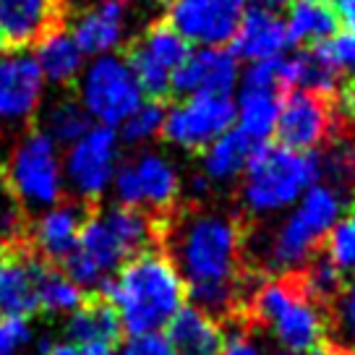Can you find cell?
<instances>
[{"instance_id": "6da1fadb", "label": "cell", "mask_w": 355, "mask_h": 355, "mask_svg": "<svg viewBox=\"0 0 355 355\" xmlns=\"http://www.w3.org/2000/svg\"><path fill=\"white\" fill-rule=\"evenodd\" d=\"M243 230L222 211L186 214L173 230V264L189 285L191 306L207 316H227L241 298Z\"/></svg>"}, {"instance_id": "7a4b0ae2", "label": "cell", "mask_w": 355, "mask_h": 355, "mask_svg": "<svg viewBox=\"0 0 355 355\" xmlns=\"http://www.w3.org/2000/svg\"><path fill=\"white\" fill-rule=\"evenodd\" d=\"M159 222L141 209L105 207L84 220L78 243L66 259V275L81 290H102L133 256L155 243Z\"/></svg>"}, {"instance_id": "3957f363", "label": "cell", "mask_w": 355, "mask_h": 355, "mask_svg": "<svg viewBox=\"0 0 355 355\" xmlns=\"http://www.w3.org/2000/svg\"><path fill=\"white\" fill-rule=\"evenodd\" d=\"M102 290L128 337L159 332L183 309L186 298V282L173 259L152 248L125 261Z\"/></svg>"}, {"instance_id": "277c9868", "label": "cell", "mask_w": 355, "mask_h": 355, "mask_svg": "<svg viewBox=\"0 0 355 355\" xmlns=\"http://www.w3.org/2000/svg\"><path fill=\"white\" fill-rule=\"evenodd\" d=\"M243 207L254 214H275L293 207L322 178V157L293 152L279 144H259L243 173Z\"/></svg>"}, {"instance_id": "5b68a950", "label": "cell", "mask_w": 355, "mask_h": 355, "mask_svg": "<svg viewBox=\"0 0 355 355\" xmlns=\"http://www.w3.org/2000/svg\"><path fill=\"white\" fill-rule=\"evenodd\" d=\"M248 311L256 322L266 324L288 353H313L324 345L322 309L303 293L295 272L275 277L254 290Z\"/></svg>"}, {"instance_id": "8992f818", "label": "cell", "mask_w": 355, "mask_h": 355, "mask_svg": "<svg viewBox=\"0 0 355 355\" xmlns=\"http://www.w3.org/2000/svg\"><path fill=\"white\" fill-rule=\"evenodd\" d=\"M343 214V199L332 186H311L300 196L295 211L279 225L277 235L269 245V264L279 272H298L313 259V251L322 245Z\"/></svg>"}, {"instance_id": "52a82bcc", "label": "cell", "mask_w": 355, "mask_h": 355, "mask_svg": "<svg viewBox=\"0 0 355 355\" xmlns=\"http://www.w3.org/2000/svg\"><path fill=\"white\" fill-rule=\"evenodd\" d=\"M6 186L19 204L29 209H50L66 191L63 159L58 144L42 131L26 133L13 146L6 165Z\"/></svg>"}, {"instance_id": "ba28073f", "label": "cell", "mask_w": 355, "mask_h": 355, "mask_svg": "<svg viewBox=\"0 0 355 355\" xmlns=\"http://www.w3.org/2000/svg\"><path fill=\"white\" fill-rule=\"evenodd\" d=\"M141 102L144 92L133 68L115 53L94 58L78 76V105L97 125L118 128Z\"/></svg>"}, {"instance_id": "9c48e42d", "label": "cell", "mask_w": 355, "mask_h": 355, "mask_svg": "<svg viewBox=\"0 0 355 355\" xmlns=\"http://www.w3.org/2000/svg\"><path fill=\"white\" fill-rule=\"evenodd\" d=\"M118 165L121 139L115 128L92 125L78 141L66 146L63 180L81 201H94L112 186Z\"/></svg>"}, {"instance_id": "30bf717a", "label": "cell", "mask_w": 355, "mask_h": 355, "mask_svg": "<svg viewBox=\"0 0 355 355\" xmlns=\"http://www.w3.org/2000/svg\"><path fill=\"white\" fill-rule=\"evenodd\" d=\"M112 191L118 204L141 211H167L173 209L180 193V178L167 157L157 152H141L133 159L118 165L112 178Z\"/></svg>"}, {"instance_id": "8fae6325", "label": "cell", "mask_w": 355, "mask_h": 355, "mask_svg": "<svg viewBox=\"0 0 355 355\" xmlns=\"http://www.w3.org/2000/svg\"><path fill=\"white\" fill-rule=\"evenodd\" d=\"M245 13V0H167V26L189 44L222 47L233 42Z\"/></svg>"}, {"instance_id": "7c38bea8", "label": "cell", "mask_w": 355, "mask_h": 355, "mask_svg": "<svg viewBox=\"0 0 355 355\" xmlns=\"http://www.w3.org/2000/svg\"><path fill=\"white\" fill-rule=\"evenodd\" d=\"M235 121L233 97H186L165 112L162 136L173 146L201 152Z\"/></svg>"}, {"instance_id": "4fadbf2b", "label": "cell", "mask_w": 355, "mask_h": 355, "mask_svg": "<svg viewBox=\"0 0 355 355\" xmlns=\"http://www.w3.org/2000/svg\"><path fill=\"white\" fill-rule=\"evenodd\" d=\"M189 53V42L175 29H170L167 24H155L133 42L131 55L125 60L133 68L141 92L152 100H162L165 94H170L173 76L183 66Z\"/></svg>"}, {"instance_id": "5bb4252c", "label": "cell", "mask_w": 355, "mask_h": 355, "mask_svg": "<svg viewBox=\"0 0 355 355\" xmlns=\"http://www.w3.org/2000/svg\"><path fill=\"white\" fill-rule=\"evenodd\" d=\"M334 133V110L327 94H313L303 89H293L279 102L275 136L279 146L293 152H311Z\"/></svg>"}, {"instance_id": "9a60e30c", "label": "cell", "mask_w": 355, "mask_h": 355, "mask_svg": "<svg viewBox=\"0 0 355 355\" xmlns=\"http://www.w3.org/2000/svg\"><path fill=\"white\" fill-rule=\"evenodd\" d=\"M279 58L261 60L245 68L241 81V94L235 105V121L238 128L251 136L256 144H264L275 133L279 112Z\"/></svg>"}, {"instance_id": "2e32d148", "label": "cell", "mask_w": 355, "mask_h": 355, "mask_svg": "<svg viewBox=\"0 0 355 355\" xmlns=\"http://www.w3.org/2000/svg\"><path fill=\"white\" fill-rule=\"evenodd\" d=\"M238 58L222 47H201L189 53L183 66L175 71L170 92L186 97H233L238 84Z\"/></svg>"}, {"instance_id": "e0dca14e", "label": "cell", "mask_w": 355, "mask_h": 355, "mask_svg": "<svg viewBox=\"0 0 355 355\" xmlns=\"http://www.w3.org/2000/svg\"><path fill=\"white\" fill-rule=\"evenodd\" d=\"M44 78L24 50L0 53V121H26L40 110Z\"/></svg>"}, {"instance_id": "ac0fdd59", "label": "cell", "mask_w": 355, "mask_h": 355, "mask_svg": "<svg viewBox=\"0 0 355 355\" xmlns=\"http://www.w3.org/2000/svg\"><path fill=\"white\" fill-rule=\"evenodd\" d=\"M84 220L87 211L81 209V204H55L34 220L29 243L47 261H66L76 248Z\"/></svg>"}, {"instance_id": "d6986e66", "label": "cell", "mask_w": 355, "mask_h": 355, "mask_svg": "<svg viewBox=\"0 0 355 355\" xmlns=\"http://www.w3.org/2000/svg\"><path fill=\"white\" fill-rule=\"evenodd\" d=\"M60 0H0V44L40 42L44 34L58 29Z\"/></svg>"}, {"instance_id": "ffe728a7", "label": "cell", "mask_w": 355, "mask_h": 355, "mask_svg": "<svg viewBox=\"0 0 355 355\" xmlns=\"http://www.w3.org/2000/svg\"><path fill=\"white\" fill-rule=\"evenodd\" d=\"M71 37L84 55H110L125 40V8L118 0H100L78 13Z\"/></svg>"}, {"instance_id": "44dd1931", "label": "cell", "mask_w": 355, "mask_h": 355, "mask_svg": "<svg viewBox=\"0 0 355 355\" xmlns=\"http://www.w3.org/2000/svg\"><path fill=\"white\" fill-rule=\"evenodd\" d=\"M288 47V32L285 21L277 13L264 11V8H245L241 26L233 37V55L261 63V60H275L285 53Z\"/></svg>"}, {"instance_id": "7402d4cb", "label": "cell", "mask_w": 355, "mask_h": 355, "mask_svg": "<svg viewBox=\"0 0 355 355\" xmlns=\"http://www.w3.org/2000/svg\"><path fill=\"white\" fill-rule=\"evenodd\" d=\"M167 343L175 355H220L225 345L222 327L196 306H183L167 322Z\"/></svg>"}, {"instance_id": "603a6c76", "label": "cell", "mask_w": 355, "mask_h": 355, "mask_svg": "<svg viewBox=\"0 0 355 355\" xmlns=\"http://www.w3.org/2000/svg\"><path fill=\"white\" fill-rule=\"evenodd\" d=\"M340 71L329 60L322 44H311L293 55H279V81L282 87H295L313 94H329L337 87Z\"/></svg>"}, {"instance_id": "cb8c5ba5", "label": "cell", "mask_w": 355, "mask_h": 355, "mask_svg": "<svg viewBox=\"0 0 355 355\" xmlns=\"http://www.w3.org/2000/svg\"><path fill=\"white\" fill-rule=\"evenodd\" d=\"M37 272L40 261L32 256L16 254L0 261V316H21L40 309L37 306Z\"/></svg>"}, {"instance_id": "d4e9b609", "label": "cell", "mask_w": 355, "mask_h": 355, "mask_svg": "<svg viewBox=\"0 0 355 355\" xmlns=\"http://www.w3.org/2000/svg\"><path fill=\"white\" fill-rule=\"evenodd\" d=\"M34 63L40 68L44 81L53 84H71L81 76L84 71V53L66 29H53L47 32L34 47Z\"/></svg>"}, {"instance_id": "484cf974", "label": "cell", "mask_w": 355, "mask_h": 355, "mask_svg": "<svg viewBox=\"0 0 355 355\" xmlns=\"http://www.w3.org/2000/svg\"><path fill=\"white\" fill-rule=\"evenodd\" d=\"M340 29V19L327 0H290L288 3V44H322Z\"/></svg>"}, {"instance_id": "4316f807", "label": "cell", "mask_w": 355, "mask_h": 355, "mask_svg": "<svg viewBox=\"0 0 355 355\" xmlns=\"http://www.w3.org/2000/svg\"><path fill=\"white\" fill-rule=\"evenodd\" d=\"M256 146L259 144L251 136H245L241 128L225 131L217 141H211L204 149V157H201L204 178L209 183L211 180L225 183V180H233V178L243 175L248 162H251V157H254Z\"/></svg>"}, {"instance_id": "83f0119b", "label": "cell", "mask_w": 355, "mask_h": 355, "mask_svg": "<svg viewBox=\"0 0 355 355\" xmlns=\"http://www.w3.org/2000/svg\"><path fill=\"white\" fill-rule=\"evenodd\" d=\"M121 319L107 300H89L68 313L66 334L73 345H105L110 347L121 337Z\"/></svg>"}, {"instance_id": "f1b7e54d", "label": "cell", "mask_w": 355, "mask_h": 355, "mask_svg": "<svg viewBox=\"0 0 355 355\" xmlns=\"http://www.w3.org/2000/svg\"><path fill=\"white\" fill-rule=\"evenodd\" d=\"M84 303V290L66 272L42 266L37 272V306L47 313H71Z\"/></svg>"}, {"instance_id": "f546056e", "label": "cell", "mask_w": 355, "mask_h": 355, "mask_svg": "<svg viewBox=\"0 0 355 355\" xmlns=\"http://www.w3.org/2000/svg\"><path fill=\"white\" fill-rule=\"evenodd\" d=\"M300 288L316 306H332L345 290V272L334 264L329 256H316L309 264L295 272Z\"/></svg>"}, {"instance_id": "4dcf8cb0", "label": "cell", "mask_w": 355, "mask_h": 355, "mask_svg": "<svg viewBox=\"0 0 355 355\" xmlns=\"http://www.w3.org/2000/svg\"><path fill=\"white\" fill-rule=\"evenodd\" d=\"M89 128H92V121H89V115L84 112V107H81L76 100H60L47 110V115H44L42 133H47L55 144L71 146L73 141H78Z\"/></svg>"}, {"instance_id": "1f68e13d", "label": "cell", "mask_w": 355, "mask_h": 355, "mask_svg": "<svg viewBox=\"0 0 355 355\" xmlns=\"http://www.w3.org/2000/svg\"><path fill=\"white\" fill-rule=\"evenodd\" d=\"M165 112H167V107L159 100L141 102V105H139V107H136V110L123 121V125H121L123 139L133 146L152 141L155 136L162 133V125H165Z\"/></svg>"}, {"instance_id": "d6a6232c", "label": "cell", "mask_w": 355, "mask_h": 355, "mask_svg": "<svg viewBox=\"0 0 355 355\" xmlns=\"http://www.w3.org/2000/svg\"><path fill=\"white\" fill-rule=\"evenodd\" d=\"M327 256L343 272H355V211L334 225L327 235Z\"/></svg>"}, {"instance_id": "836d02e7", "label": "cell", "mask_w": 355, "mask_h": 355, "mask_svg": "<svg viewBox=\"0 0 355 355\" xmlns=\"http://www.w3.org/2000/svg\"><path fill=\"white\" fill-rule=\"evenodd\" d=\"M32 343V327L21 316H0V355H19Z\"/></svg>"}, {"instance_id": "e575fe53", "label": "cell", "mask_w": 355, "mask_h": 355, "mask_svg": "<svg viewBox=\"0 0 355 355\" xmlns=\"http://www.w3.org/2000/svg\"><path fill=\"white\" fill-rule=\"evenodd\" d=\"M121 355H175V353H173V347H170L165 334L146 332V334H131L123 343Z\"/></svg>"}, {"instance_id": "d590c367", "label": "cell", "mask_w": 355, "mask_h": 355, "mask_svg": "<svg viewBox=\"0 0 355 355\" xmlns=\"http://www.w3.org/2000/svg\"><path fill=\"white\" fill-rule=\"evenodd\" d=\"M324 50H327V55H329L337 71L355 68V32L334 34L332 40L324 42Z\"/></svg>"}, {"instance_id": "8d00e7d4", "label": "cell", "mask_w": 355, "mask_h": 355, "mask_svg": "<svg viewBox=\"0 0 355 355\" xmlns=\"http://www.w3.org/2000/svg\"><path fill=\"white\" fill-rule=\"evenodd\" d=\"M42 355H118L112 347L105 345H73V343H42L40 345Z\"/></svg>"}, {"instance_id": "74e56055", "label": "cell", "mask_w": 355, "mask_h": 355, "mask_svg": "<svg viewBox=\"0 0 355 355\" xmlns=\"http://www.w3.org/2000/svg\"><path fill=\"white\" fill-rule=\"evenodd\" d=\"M337 324L350 340L355 343V285L343 290V295L337 298Z\"/></svg>"}, {"instance_id": "f35d334b", "label": "cell", "mask_w": 355, "mask_h": 355, "mask_svg": "<svg viewBox=\"0 0 355 355\" xmlns=\"http://www.w3.org/2000/svg\"><path fill=\"white\" fill-rule=\"evenodd\" d=\"M220 355H261L259 350V345L254 340H248L245 334H235L233 340H227V343L222 345Z\"/></svg>"}, {"instance_id": "ab89813d", "label": "cell", "mask_w": 355, "mask_h": 355, "mask_svg": "<svg viewBox=\"0 0 355 355\" xmlns=\"http://www.w3.org/2000/svg\"><path fill=\"white\" fill-rule=\"evenodd\" d=\"M340 105H343V112L355 123V78H350L343 87V94H340Z\"/></svg>"}, {"instance_id": "60d3db41", "label": "cell", "mask_w": 355, "mask_h": 355, "mask_svg": "<svg viewBox=\"0 0 355 355\" xmlns=\"http://www.w3.org/2000/svg\"><path fill=\"white\" fill-rule=\"evenodd\" d=\"M340 6L334 8L337 11V19L347 26V32H355V0H337Z\"/></svg>"}, {"instance_id": "b9f144b4", "label": "cell", "mask_w": 355, "mask_h": 355, "mask_svg": "<svg viewBox=\"0 0 355 355\" xmlns=\"http://www.w3.org/2000/svg\"><path fill=\"white\" fill-rule=\"evenodd\" d=\"M290 0H254V8H264V11L277 13L279 8H285Z\"/></svg>"}, {"instance_id": "7bdbcfd3", "label": "cell", "mask_w": 355, "mask_h": 355, "mask_svg": "<svg viewBox=\"0 0 355 355\" xmlns=\"http://www.w3.org/2000/svg\"><path fill=\"white\" fill-rule=\"evenodd\" d=\"M118 3H155V0H118Z\"/></svg>"}, {"instance_id": "ee69618b", "label": "cell", "mask_w": 355, "mask_h": 355, "mask_svg": "<svg viewBox=\"0 0 355 355\" xmlns=\"http://www.w3.org/2000/svg\"><path fill=\"white\" fill-rule=\"evenodd\" d=\"M279 355H313V353H288V350H285V353H279Z\"/></svg>"}, {"instance_id": "f6af8a7d", "label": "cell", "mask_w": 355, "mask_h": 355, "mask_svg": "<svg viewBox=\"0 0 355 355\" xmlns=\"http://www.w3.org/2000/svg\"><path fill=\"white\" fill-rule=\"evenodd\" d=\"M0 261H3V254H0Z\"/></svg>"}, {"instance_id": "bcb514c9", "label": "cell", "mask_w": 355, "mask_h": 355, "mask_svg": "<svg viewBox=\"0 0 355 355\" xmlns=\"http://www.w3.org/2000/svg\"><path fill=\"white\" fill-rule=\"evenodd\" d=\"M327 3H329V0H327Z\"/></svg>"}]
</instances>
